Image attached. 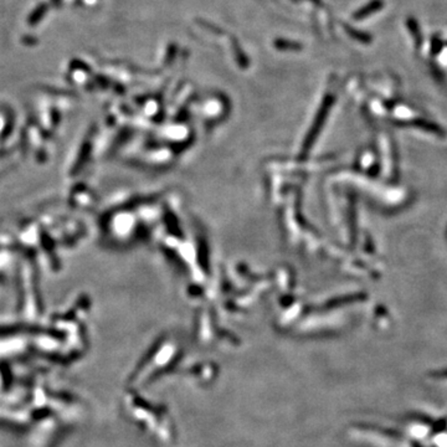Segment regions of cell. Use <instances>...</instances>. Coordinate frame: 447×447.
<instances>
[{
    "mask_svg": "<svg viewBox=\"0 0 447 447\" xmlns=\"http://www.w3.org/2000/svg\"><path fill=\"white\" fill-rule=\"evenodd\" d=\"M46 10H47V7H46L45 4H41L40 7H37L36 9L31 13V15L29 16L28 23L30 24V25H35V24L39 23V21L41 20V19L44 18V15L46 14Z\"/></svg>",
    "mask_w": 447,
    "mask_h": 447,
    "instance_id": "cell-2",
    "label": "cell"
},
{
    "mask_svg": "<svg viewBox=\"0 0 447 447\" xmlns=\"http://www.w3.org/2000/svg\"><path fill=\"white\" fill-rule=\"evenodd\" d=\"M381 8H383V2H381V0H373V2L369 3L367 7H364L362 10H359V12L357 13L356 19L367 18V16L372 15L373 13L379 12Z\"/></svg>",
    "mask_w": 447,
    "mask_h": 447,
    "instance_id": "cell-1",
    "label": "cell"
}]
</instances>
